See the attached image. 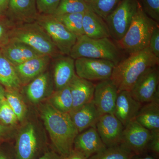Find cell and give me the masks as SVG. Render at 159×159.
Segmentation results:
<instances>
[{
    "instance_id": "5bb4252c",
    "label": "cell",
    "mask_w": 159,
    "mask_h": 159,
    "mask_svg": "<svg viewBox=\"0 0 159 159\" xmlns=\"http://www.w3.org/2000/svg\"><path fill=\"white\" fill-rule=\"evenodd\" d=\"M106 148L96 126L90 127L78 134L74 140L73 146V149L81 152L88 159Z\"/></svg>"
},
{
    "instance_id": "1f68e13d",
    "label": "cell",
    "mask_w": 159,
    "mask_h": 159,
    "mask_svg": "<svg viewBox=\"0 0 159 159\" xmlns=\"http://www.w3.org/2000/svg\"><path fill=\"white\" fill-rule=\"evenodd\" d=\"M18 119L9 103L5 99L0 103V123L7 126L17 125Z\"/></svg>"
},
{
    "instance_id": "9c48e42d",
    "label": "cell",
    "mask_w": 159,
    "mask_h": 159,
    "mask_svg": "<svg viewBox=\"0 0 159 159\" xmlns=\"http://www.w3.org/2000/svg\"><path fill=\"white\" fill-rule=\"evenodd\" d=\"M158 66L146 70L139 77L130 91L132 97L142 103L159 102Z\"/></svg>"
},
{
    "instance_id": "6da1fadb",
    "label": "cell",
    "mask_w": 159,
    "mask_h": 159,
    "mask_svg": "<svg viewBox=\"0 0 159 159\" xmlns=\"http://www.w3.org/2000/svg\"><path fill=\"white\" fill-rule=\"evenodd\" d=\"M40 113L53 150L61 157L67 155L73 150L74 140L79 134L70 115L57 111L48 102L42 104Z\"/></svg>"
},
{
    "instance_id": "ab89813d",
    "label": "cell",
    "mask_w": 159,
    "mask_h": 159,
    "mask_svg": "<svg viewBox=\"0 0 159 159\" xmlns=\"http://www.w3.org/2000/svg\"><path fill=\"white\" fill-rule=\"evenodd\" d=\"M61 156L54 150H48L37 159H61Z\"/></svg>"
},
{
    "instance_id": "f35d334b",
    "label": "cell",
    "mask_w": 159,
    "mask_h": 159,
    "mask_svg": "<svg viewBox=\"0 0 159 159\" xmlns=\"http://www.w3.org/2000/svg\"><path fill=\"white\" fill-rule=\"evenodd\" d=\"M61 159H88L81 152L73 149L67 155L61 157Z\"/></svg>"
},
{
    "instance_id": "7a4b0ae2",
    "label": "cell",
    "mask_w": 159,
    "mask_h": 159,
    "mask_svg": "<svg viewBox=\"0 0 159 159\" xmlns=\"http://www.w3.org/2000/svg\"><path fill=\"white\" fill-rule=\"evenodd\" d=\"M159 58L149 47L131 54L114 67L110 79L116 86L118 92L130 91L139 77L146 70L158 66Z\"/></svg>"
},
{
    "instance_id": "ffe728a7",
    "label": "cell",
    "mask_w": 159,
    "mask_h": 159,
    "mask_svg": "<svg viewBox=\"0 0 159 159\" xmlns=\"http://www.w3.org/2000/svg\"><path fill=\"white\" fill-rule=\"evenodd\" d=\"M7 12L19 24L35 21L39 15L35 0H9Z\"/></svg>"
},
{
    "instance_id": "44dd1931",
    "label": "cell",
    "mask_w": 159,
    "mask_h": 159,
    "mask_svg": "<svg viewBox=\"0 0 159 159\" xmlns=\"http://www.w3.org/2000/svg\"><path fill=\"white\" fill-rule=\"evenodd\" d=\"M69 114L78 133L96 126L101 116L93 101L71 111Z\"/></svg>"
},
{
    "instance_id": "4316f807",
    "label": "cell",
    "mask_w": 159,
    "mask_h": 159,
    "mask_svg": "<svg viewBox=\"0 0 159 159\" xmlns=\"http://www.w3.org/2000/svg\"><path fill=\"white\" fill-rule=\"evenodd\" d=\"M5 98L17 116L19 122H23L27 116V109L18 90L6 89Z\"/></svg>"
},
{
    "instance_id": "277c9868",
    "label": "cell",
    "mask_w": 159,
    "mask_h": 159,
    "mask_svg": "<svg viewBox=\"0 0 159 159\" xmlns=\"http://www.w3.org/2000/svg\"><path fill=\"white\" fill-rule=\"evenodd\" d=\"M9 38L11 40L23 43L40 54L51 58H57L62 55L48 33L35 21L14 25Z\"/></svg>"
},
{
    "instance_id": "ee69618b",
    "label": "cell",
    "mask_w": 159,
    "mask_h": 159,
    "mask_svg": "<svg viewBox=\"0 0 159 159\" xmlns=\"http://www.w3.org/2000/svg\"><path fill=\"white\" fill-rule=\"evenodd\" d=\"M5 93H6V89L4 88V86L0 84V103L4 99H6Z\"/></svg>"
},
{
    "instance_id": "60d3db41",
    "label": "cell",
    "mask_w": 159,
    "mask_h": 159,
    "mask_svg": "<svg viewBox=\"0 0 159 159\" xmlns=\"http://www.w3.org/2000/svg\"><path fill=\"white\" fill-rule=\"evenodd\" d=\"M0 159H14L13 152L10 151L0 145Z\"/></svg>"
},
{
    "instance_id": "d590c367",
    "label": "cell",
    "mask_w": 159,
    "mask_h": 159,
    "mask_svg": "<svg viewBox=\"0 0 159 159\" xmlns=\"http://www.w3.org/2000/svg\"><path fill=\"white\" fill-rule=\"evenodd\" d=\"M151 136L148 142L147 151H149L154 155H159V129L150 131Z\"/></svg>"
},
{
    "instance_id": "e575fe53",
    "label": "cell",
    "mask_w": 159,
    "mask_h": 159,
    "mask_svg": "<svg viewBox=\"0 0 159 159\" xmlns=\"http://www.w3.org/2000/svg\"><path fill=\"white\" fill-rule=\"evenodd\" d=\"M13 26L8 20L0 18V48L10 40V33Z\"/></svg>"
},
{
    "instance_id": "4fadbf2b",
    "label": "cell",
    "mask_w": 159,
    "mask_h": 159,
    "mask_svg": "<svg viewBox=\"0 0 159 159\" xmlns=\"http://www.w3.org/2000/svg\"><path fill=\"white\" fill-rule=\"evenodd\" d=\"M118 94V89L110 79L95 85L93 102L101 116L114 113Z\"/></svg>"
},
{
    "instance_id": "836d02e7",
    "label": "cell",
    "mask_w": 159,
    "mask_h": 159,
    "mask_svg": "<svg viewBox=\"0 0 159 159\" xmlns=\"http://www.w3.org/2000/svg\"><path fill=\"white\" fill-rule=\"evenodd\" d=\"M38 11L41 14L54 15L60 0H35Z\"/></svg>"
},
{
    "instance_id": "d4e9b609",
    "label": "cell",
    "mask_w": 159,
    "mask_h": 159,
    "mask_svg": "<svg viewBox=\"0 0 159 159\" xmlns=\"http://www.w3.org/2000/svg\"><path fill=\"white\" fill-rule=\"evenodd\" d=\"M0 84L6 89L19 90L21 83L14 66L0 51Z\"/></svg>"
},
{
    "instance_id": "8d00e7d4",
    "label": "cell",
    "mask_w": 159,
    "mask_h": 159,
    "mask_svg": "<svg viewBox=\"0 0 159 159\" xmlns=\"http://www.w3.org/2000/svg\"><path fill=\"white\" fill-rule=\"evenodd\" d=\"M148 47L153 54L159 58V27L154 30L151 36Z\"/></svg>"
},
{
    "instance_id": "f1b7e54d",
    "label": "cell",
    "mask_w": 159,
    "mask_h": 159,
    "mask_svg": "<svg viewBox=\"0 0 159 159\" xmlns=\"http://www.w3.org/2000/svg\"><path fill=\"white\" fill-rule=\"evenodd\" d=\"M84 13H73L54 16L69 31L78 37L84 34L82 26Z\"/></svg>"
},
{
    "instance_id": "ba28073f",
    "label": "cell",
    "mask_w": 159,
    "mask_h": 159,
    "mask_svg": "<svg viewBox=\"0 0 159 159\" xmlns=\"http://www.w3.org/2000/svg\"><path fill=\"white\" fill-rule=\"evenodd\" d=\"M139 0H120L114 11L105 19L111 37L116 42L125 35L139 6Z\"/></svg>"
},
{
    "instance_id": "7c38bea8",
    "label": "cell",
    "mask_w": 159,
    "mask_h": 159,
    "mask_svg": "<svg viewBox=\"0 0 159 159\" xmlns=\"http://www.w3.org/2000/svg\"><path fill=\"white\" fill-rule=\"evenodd\" d=\"M95 126L107 147L121 144L124 126L113 114L100 116Z\"/></svg>"
},
{
    "instance_id": "5b68a950",
    "label": "cell",
    "mask_w": 159,
    "mask_h": 159,
    "mask_svg": "<svg viewBox=\"0 0 159 159\" xmlns=\"http://www.w3.org/2000/svg\"><path fill=\"white\" fill-rule=\"evenodd\" d=\"M69 56L74 60L80 57L107 60L116 65L121 58L119 47L109 38L94 39L84 34L77 37Z\"/></svg>"
},
{
    "instance_id": "bcb514c9",
    "label": "cell",
    "mask_w": 159,
    "mask_h": 159,
    "mask_svg": "<svg viewBox=\"0 0 159 159\" xmlns=\"http://www.w3.org/2000/svg\"><path fill=\"white\" fill-rule=\"evenodd\" d=\"M3 142H1V141H0V145H2V143Z\"/></svg>"
},
{
    "instance_id": "cb8c5ba5",
    "label": "cell",
    "mask_w": 159,
    "mask_h": 159,
    "mask_svg": "<svg viewBox=\"0 0 159 159\" xmlns=\"http://www.w3.org/2000/svg\"><path fill=\"white\" fill-rule=\"evenodd\" d=\"M135 119L148 130L159 129V102L152 101L142 104Z\"/></svg>"
},
{
    "instance_id": "d6986e66",
    "label": "cell",
    "mask_w": 159,
    "mask_h": 159,
    "mask_svg": "<svg viewBox=\"0 0 159 159\" xmlns=\"http://www.w3.org/2000/svg\"><path fill=\"white\" fill-rule=\"evenodd\" d=\"M75 75V60L68 55H62L57 57L53 77L55 90L68 85Z\"/></svg>"
},
{
    "instance_id": "3957f363",
    "label": "cell",
    "mask_w": 159,
    "mask_h": 159,
    "mask_svg": "<svg viewBox=\"0 0 159 159\" xmlns=\"http://www.w3.org/2000/svg\"><path fill=\"white\" fill-rule=\"evenodd\" d=\"M157 22L148 16L139 2L138 9L125 35L118 43V47L130 55L148 47L151 36L158 27Z\"/></svg>"
},
{
    "instance_id": "52a82bcc",
    "label": "cell",
    "mask_w": 159,
    "mask_h": 159,
    "mask_svg": "<svg viewBox=\"0 0 159 159\" xmlns=\"http://www.w3.org/2000/svg\"><path fill=\"white\" fill-rule=\"evenodd\" d=\"M35 21L48 33L60 53L69 56L77 36L52 15L39 14Z\"/></svg>"
},
{
    "instance_id": "b9f144b4",
    "label": "cell",
    "mask_w": 159,
    "mask_h": 159,
    "mask_svg": "<svg viewBox=\"0 0 159 159\" xmlns=\"http://www.w3.org/2000/svg\"><path fill=\"white\" fill-rule=\"evenodd\" d=\"M9 0H0V16H4L9 8Z\"/></svg>"
},
{
    "instance_id": "8fae6325",
    "label": "cell",
    "mask_w": 159,
    "mask_h": 159,
    "mask_svg": "<svg viewBox=\"0 0 159 159\" xmlns=\"http://www.w3.org/2000/svg\"><path fill=\"white\" fill-rule=\"evenodd\" d=\"M150 136V131L134 119L124 126L121 144L135 155L145 154Z\"/></svg>"
},
{
    "instance_id": "d6a6232c",
    "label": "cell",
    "mask_w": 159,
    "mask_h": 159,
    "mask_svg": "<svg viewBox=\"0 0 159 159\" xmlns=\"http://www.w3.org/2000/svg\"><path fill=\"white\" fill-rule=\"evenodd\" d=\"M143 10L154 20L159 22V0H141Z\"/></svg>"
},
{
    "instance_id": "e0dca14e",
    "label": "cell",
    "mask_w": 159,
    "mask_h": 159,
    "mask_svg": "<svg viewBox=\"0 0 159 159\" xmlns=\"http://www.w3.org/2000/svg\"><path fill=\"white\" fill-rule=\"evenodd\" d=\"M51 59V57L48 55H40L15 66L22 85H26L45 72Z\"/></svg>"
},
{
    "instance_id": "8992f818",
    "label": "cell",
    "mask_w": 159,
    "mask_h": 159,
    "mask_svg": "<svg viewBox=\"0 0 159 159\" xmlns=\"http://www.w3.org/2000/svg\"><path fill=\"white\" fill-rule=\"evenodd\" d=\"M48 150L44 140L39 135L34 123H25L16 137L14 159H37Z\"/></svg>"
},
{
    "instance_id": "f546056e",
    "label": "cell",
    "mask_w": 159,
    "mask_h": 159,
    "mask_svg": "<svg viewBox=\"0 0 159 159\" xmlns=\"http://www.w3.org/2000/svg\"><path fill=\"white\" fill-rule=\"evenodd\" d=\"M135 155L123 145L107 147L88 159H132Z\"/></svg>"
},
{
    "instance_id": "83f0119b",
    "label": "cell",
    "mask_w": 159,
    "mask_h": 159,
    "mask_svg": "<svg viewBox=\"0 0 159 159\" xmlns=\"http://www.w3.org/2000/svg\"><path fill=\"white\" fill-rule=\"evenodd\" d=\"M88 3L84 0H60L54 16L84 13L90 9Z\"/></svg>"
},
{
    "instance_id": "603a6c76",
    "label": "cell",
    "mask_w": 159,
    "mask_h": 159,
    "mask_svg": "<svg viewBox=\"0 0 159 159\" xmlns=\"http://www.w3.org/2000/svg\"><path fill=\"white\" fill-rule=\"evenodd\" d=\"M82 26L84 35L90 38L99 39L111 37L105 20L91 8L84 13Z\"/></svg>"
},
{
    "instance_id": "7402d4cb",
    "label": "cell",
    "mask_w": 159,
    "mask_h": 159,
    "mask_svg": "<svg viewBox=\"0 0 159 159\" xmlns=\"http://www.w3.org/2000/svg\"><path fill=\"white\" fill-rule=\"evenodd\" d=\"M0 51L14 66L43 55L23 43L11 40L2 46Z\"/></svg>"
},
{
    "instance_id": "4dcf8cb0",
    "label": "cell",
    "mask_w": 159,
    "mask_h": 159,
    "mask_svg": "<svg viewBox=\"0 0 159 159\" xmlns=\"http://www.w3.org/2000/svg\"><path fill=\"white\" fill-rule=\"evenodd\" d=\"M120 0H92L89 4L96 14L105 20L114 11Z\"/></svg>"
},
{
    "instance_id": "7bdbcfd3",
    "label": "cell",
    "mask_w": 159,
    "mask_h": 159,
    "mask_svg": "<svg viewBox=\"0 0 159 159\" xmlns=\"http://www.w3.org/2000/svg\"><path fill=\"white\" fill-rule=\"evenodd\" d=\"M132 159H155L153 157L150 156L146 155H134Z\"/></svg>"
},
{
    "instance_id": "74e56055",
    "label": "cell",
    "mask_w": 159,
    "mask_h": 159,
    "mask_svg": "<svg viewBox=\"0 0 159 159\" xmlns=\"http://www.w3.org/2000/svg\"><path fill=\"white\" fill-rule=\"evenodd\" d=\"M14 127L7 126L0 123V141L5 142L12 137Z\"/></svg>"
},
{
    "instance_id": "2e32d148",
    "label": "cell",
    "mask_w": 159,
    "mask_h": 159,
    "mask_svg": "<svg viewBox=\"0 0 159 159\" xmlns=\"http://www.w3.org/2000/svg\"><path fill=\"white\" fill-rule=\"evenodd\" d=\"M54 87L53 78L50 73L45 71L26 84L25 93L30 102L37 104L50 97Z\"/></svg>"
},
{
    "instance_id": "30bf717a",
    "label": "cell",
    "mask_w": 159,
    "mask_h": 159,
    "mask_svg": "<svg viewBox=\"0 0 159 159\" xmlns=\"http://www.w3.org/2000/svg\"><path fill=\"white\" fill-rule=\"evenodd\" d=\"M115 66L113 62L107 60L87 57L75 60L76 75L91 81L110 79Z\"/></svg>"
},
{
    "instance_id": "f6af8a7d",
    "label": "cell",
    "mask_w": 159,
    "mask_h": 159,
    "mask_svg": "<svg viewBox=\"0 0 159 159\" xmlns=\"http://www.w3.org/2000/svg\"><path fill=\"white\" fill-rule=\"evenodd\" d=\"M84 1L89 4V3L92 0H84Z\"/></svg>"
},
{
    "instance_id": "ac0fdd59",
    "label": "cell",
    "mask_w": 159,
    "mask_h": 159,
    "mask_svg": "<svg viewBox=\"0 0 159 159\" xmlns=\"http://www.w3.org/2000/svg\"><path fill=\"white\" fill-rule=\"evenodd\" d=\"M73 98V109L75 110L93 101L95 85L92 81L75 75L69 84Z\"/></svg>"
},
{
    "instance_id": "484cf974",
    "label": "cell",
    "mask_w": 159,
    "mask_h": 159,
    "mask_svg": "<svg viewBox=\"0 0 159 159\" xmlns=\"http://www.w3.org/2000/svg\"><path fill=\"white\" fill-rule=\"evenodd\" d=\"M48 102L61 112L70 113L73 109V102L69 85L53 92Z\"/></svg>"
},
{
    "instance_id": "9a60e30c",
    "label": "cell",
    "mask_w": 159,
    "mask_h": 159,
    "mask_svg": "<svg viewBox=\"0 0 159 159\" xmlns=\"http://www.w3.org/2000/svg\"><path fill=\"white\" fill-rule=\"evenodd\" d=\"M142 104L132 97L130 91H120L118 92L113 114L125 126L135 119Z\"/></svg>"
}]
</instances>
